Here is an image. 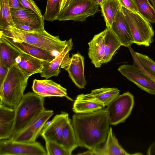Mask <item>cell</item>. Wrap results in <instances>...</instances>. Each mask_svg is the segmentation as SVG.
Returning a JSON list of instances; mask_svg holds the SVG:
<instances>
[{"label":"cell","instance_id":"1","mask_svg":"<svg viewBox=\"0 0 155 155\" xmlns=\"http://www.w3.org/2000/svg\"><path fill=\"white\" fill-rule=\"evenodd\" d=\"M71 123L78 146L93 150L106 141L110 124L106 108L89 113H76L73 116Z\"/></svg>","mask_w":155,"mask_h":155},{"label":"cell","instance_id":"2","mask_svg":"<svg viewBox=\"0 0 155 155\" xmlns=\"http://www.w3.org/2000/svg\"><path fill=\"white\" fill-rule=\"evenodd\" d=\"M0 35L35 45L48 51L61 52L67 45L66 40L62 41L58 36H54L45 30L43 31H27L15 27L0 28Z\"/></svg>","mask_w":155,"mask_h":155},{"label":"cell","instance_id":"3","mask_svg":"<svg viewBox=\"0 0 155 155\" xmlns=\"http://www.w3.org/2000/svg\"><path fill=\"white\" fill-rule=\"evenodd\" d=\"M29 78L16 65L11 68L0 86V103L15 109L24 94Z\"/></svg>","mask_w":155,"mask_h":155},{"label":"cell","instance_id":"4","mask_svg":"<svg viewBox=\"0 0 155 155\" xmlns=\"http://www.w3.org/2000/svg\"><path fill=\"white\" fill-rule=\"evenodd\" d=\"M44 99L34 92L24 94L15 109V117L11 139L25 128L40 113L45 109Z\"/></svg>","mask_w":155,"mask_h":155},{"label":"cell","instance_id":"5","mask_svg":"<svg viewBox=\"0 0 155 155\" xmlns=\"http://www.w3.org/2000/svg\"><path fill=\"white\" fill-rule=\"evenodd\" d=\"M129 25L134 43L138 45L149 46L153 41L154 31L150 22L138 12L121 6Z\"/></svg>","mask_w":155,"mask_h":155},{"label":"cell","instance_id":"6","mask_svg":"<svg viewBox=\"0 0 155 155\" xmlns=\"http://www.w3.org/2000/svg\"><path fill=\"white\" fill-rule=\"evenodd\" d=\"M99 6L94 0H71L68 5L59 12L55 20L82 22L100 11Z\"/></svg>","mask_w":155,"mask_h":155},{"label":"cell","instance_id":"7","mask_svg":"<svg viewBox=\"0 0 155 155\" xmlns=\"http://www.w3.org/2000/svg\"><path fill=\"white\" fill-rule=\"evenodd\" d=\"M134 104V96L129 92L118 94L106 108L110 124L115 126L124 122L131 114Z\"/></svg>","mask_w":155,"mask_h":155},{"label":"cell","instance_id":"8","mask_svg":"<svg viewBox=\"0 0 155 155\" xmlns=\"http://www.w3.org/2000/svg\"><path fill=\"white\" fill-rule=\"evenodd\" d=\"M0 155H47L39 142H24L10 139L0 140Z\"/></svg>","mask_w":155,"mask_h":155},{"label":"cell","instance_id":"9","mask_svg":"<svg viewBox=\"0 0 155 155\" xmlns=\"http://www.w3.org/2000/svg\"><path fill=\"white\" fill-rule=\"evenodd\" d=\"M54 114L53 110H44L23 129L11 139L17 141L32 142L39 135L47 121Z\"/></svg>","mask_w":155,"mask_h":155},{"label":"cell","instance_id":"10","mask_svg":"<svg viewBox=\"0 0 155 155\" xmlns=\"http://www.w3.org/2000/svg\"><path fill=\"white\" fill-rule=\"evenodd\" d=\"M117 70L128 80L149 94L155 95V82L139 68L128 64L120 66Z\"/></svg>","mask_w":155,"mask_h":155},{"label":"cell","instance_id":"11","mask_svg":"<svg viewBox=\"0 0 155 155\" xmlns=\"http://www.w3.org/2000/svg\"><path fill=\"white\" fill-rule=\"evenodd\" d=\"M70 119L68 113L62 111L56 115L50 121L46 123L40 135L45 141L52 140L61 144L63 130Z\"/></svg>","mask_w":155,"mask_h":155},{"label":"cell","instance_id":"12","mask_svg":"<svg viewBox=\"0 0 155 155\" xmlns=\"http://www.w3.org/2000/svg\"><path fill=\"white\" fill-rule=\"evenodd\" d=\"M10 11L14 24L27 25L38 31H45L44 17H41L33 11L26 8H10Z\"/></svg>","mask_w":155,"mask_h":155},{"label":"cell","instance_id":"13","mask_svg":"<svg viewBox=\"0 0 155 155\" xmlns=\"http://www.w3.org/2000/svg\"><path fill=\"white\" fill-rule=\"evenodd\" d=\"M32 88L34 92L43 97H65L71 99L67 96V89L51 80L35 79Z\"/></svg>","mask_w":155,"mask_h":155},{"label":"cell","instance_id":"14","mask_svg":"<svg viewBox=\"0 0 155 155\" xmlns=\"http://www.w3.org/2000/svg\"><path fill=\"white\" fill-rule=\"evenodd\" d=\"M0 36L22 52L43 61L50 62L56 56L53 53L25 42L2 35Z\"/></svg>","mask_w":155,"mask_h":155},{"label":"cell","instance_id":"15","mask_svg":"<svg viewBox=\"0 0 155 155\" xmlns=\"http://www.w3.org/2000/svg\"><path fill=\"white\" fill-rule=\"evenodd\" d=\"M84 57L78 52L73 54L70 63L65 69L75 85L80 89L84 88L87 82L84 75Z\"/></svg>","mask_w":155,"mask_h":155},{"label":"cell","instance_id":"16","mask_svg":"<svg viewBox=\"0 0 155 155\" xmlns=\"http://www.w3.org/2000/svg\"><path fill=\"white\" fill-rule=\"evenodd\" d=\"M120 91L116 88L102 87L93 90L89 94L78 95L76 100L94 101L104 107L107 106L119 94Z\"/></svg>","mask_w":155,"mask_h":155},{"label":"cell","instance_id":"17","mask_svg":"<svg viewBox=\"0 0 155 155\" xmlns=\"http://www.w3.org/2000/svg\"><path fill=\"white\" fill-rule=\"evenodd\" d=\"M110 27L122 45L128 48L134 43L128 23L121 9L118 11Z\"/></svg>","mask_w":155,"mask_h":155},{"label":"cell","instance_id":"18","mask_svg":"<svg viewBox=\"0 0 155 155\" xmlns=\"http://www.w3.org/2000/svg\"><path fill=\"white\" fill-rule=\"evenodd\" d=\"M105 29L94 35L88 42V56L91 63L95 68H100L102 64V61L105 51Z\"/></svg>","mask_w":155,"mask_h":155},{"label":"cell","instance_id":"19","mask_svg":"<svg viewBox=\"0 0 155 155\" xmlns=\"http://www.w3.org/2000/svg\"><path fill=\"white\" fill-rule=\"evenodd\" d=\"M94 155H140V153L130 154L119 144L113 134L111 127L109 128L106 141L101 146L92 150Z\"/></svg>","mask_w":155,"mask_h":155},{"label":"cell","instance_id":"20","mask_svg":"<svg viewBox=\"0 0 155 155\" xmlns=\"http://www.w3.org/2000/svg\"><path fill=\"white\" fill-rule=\"evenodd\" d=\"M22 52L16 60V65L29 77L36 73H41L46 62Z\"/></svg>","mask_w":155,"mask_h":155},{"label":"cell","instance_id":"21","mask_svg":"<svg viewBox=\"0 0 155 155\" xmlns=\"http://www.w3.org/2000/svg\"><path fill=\"white\" fill-rule=\"evenodd\" d=\"M73 42L72 39L67 41V45L63 50L57 55L51 62H46L40 73L41 77L48 79L52 76H57L60 72L61 67L63 61L70 51L72 49Z\"/></svg>","mask_w":155,"mask_h":155},{"label":"cell","instance_id":"22","mask_svg":"<svg viewBox=\"0 0 155 155\" xmlns=\"http://www.w3.org/2000/svg\"><path fill=\"white\" fill-rule=\"evenodd\" d=\"M15 110L0 103V140L9 139L12 133Z\"/></svg>","mask_w":155,"mask_h":155},{"label":"cell","instance_id":"23","mask_svg":"<svg viewBox=\"0 0 155 155\" xmlns=\"http://www.w3.org/2000/svg\"><path fill=\"white\" fill-rule=\"evenodd\" d=\"M133 61V65L139 68L149 78L155 82V62L147 56L134 51L128 47Z\"/></svg>","mask_w":155,"mask_h":155},{"label":"cell","instance_id":"24","mask_svg":"<svg viewBox=\"0 0 155 155\" xmlns=\"http://www.w3.org/2000/svg\"><path fill=\"white\" fill-rule=\"evenodd\" d=\"M0 45V61L10 68L16 64V59L22 52L2 37Z\"/></svg>","mask_w":155,"mask_h":155},{"label":"cell","instance_id":"25","mask_svg":"<svg viewBox=\"0 0 155 155\" xmlns=\"http://www.w3.org/2000/svg\"><path fill=\"white\" fill-rule=\"evenodd\" d=\"M105 30V51L102 64L110 61L117 50L122 45L110 27L106 26Z\"/></svg>","mask_w":155,"mask_h":155},{"label":"cell","instance_id":"26","mask_svg":"<svg viewBox=\"0 0 155 155\" xmlns=\"http://www.w3.org/2000/svg\"><path fill=\"white\" fill-rule=\"evenodd\" d=\"M99 5L106 26L111 27L118 11L121 9L118 0H104Z\"/></svg>","mask_w":155,"mask_h":155},{"label":"cell","instance_id":"27","mask_svg":"<svg viewBox=\"0 0 155 155\" xmlns=\"http://www.w3.org/2000/svg\"><path fill=\"white\" fill-rule=\"evenodd\" d=\"M61 144L71 154L74 149L78 146L71 120L63 130L61 137Z\"/></svg>","mask_w":155,"mask_h":155},{"label":"cell","instance_id":"28","mask_svg":"<svg viewBox=\"0 0 155 155\" xmlns=\"http://www.w3.org/2000/svg\"><path fill=\"white\" fill-rule=\"evenodd\" d=\"M103 107L101 104L94 101L75 100L72 109L76 113H87L101 110Z\"/></svg>","mask_w":155,"mask_h":155},{"label":"cell","instance_id":"29","mask_svg":"<svg viewBox=\"0 0 155 155\" xmlns=\"http://www.w3.org/2000/svg\"><path fill=\"white\" fill-rule=\"evenodd\" d=\"M138 13L152 23H155V9L148 0H134Z\"/></svg>","mask_w":155,"mask_h":155},{"label":"cell","instance_id":"30","mask_svg":"<svg viewBox=\"0 0 155 155\" xmlns=\"http://www.w3.org/2000/svg\"><path fill=\"white\" fill-rule=\"evenodd\" d=\"M15 27L8 0H0V28Z\"/></svg>","mask_w":155,"mask_h":155},{"label":"cell","instance_id":"31","mask_svg":"<svg viewBox=\"0 0 155 155\" xmlns=\"http://www.w3.org/2000/svg\"><path fill=\"white\" fill-rule=\"evenodd\" d=\"M60 0H47L45 11L43 17L45 20L52 22L55 20L59 13Z\"/></svg>","mask_w":155,"mask_h":155},{"label":"cell","instance_id":"32","mask_svg":"<svg viewBox=\"0 0 155 155\" xmlns=\"http://www.w3.org/2000/svg\"><path fill=\"white\" fill-rule=\"evenodd\" d=\"M45 141L47 155H71L61 144L55 141Z\"/></svg>","mask_w":155,"mask_h":155},{"label":"cell","instance_id":"33","mask_svg":"<svg viewBox=\"0 0 155 155\" xmlns=\"http://www.w3.org/2000/svg\"><path fill=\"white\" fill-rule=\"evenodd\" d=\"M19 1L24 7L33 11L41 17H43L41 10L33 0H19Z\"/></svg>","mask_w":155,"mask_h":155},{"label":"cell","instance_id":"34","mask_svg":"<svg viewBox=\"0 0 155 155\" xmlns=\"http://www.w3.org/2000/svg\"><path fill=\"white\" fill-rule=\"evenodd\" d=\"M121 6L132 12H138L134 0H118Z\"/></svg>","mask_w":155,"mask_h":155},{"label":"cell","instance_id":"35","mask_svg":"<svg viewBox=\"0 0 155 155\" xmlns=\"http://www.w3.org/2000/svg\"><path fill=\"white\" fill-rule=\"evenodd\" d=\"M9 69L0 61V86L3 82Z\"/></svg>","mask_w":155,"mask_h":155},{"label":"cell","instance_id":"36","mask_svg":"<svg viewBox=\"0 0 155 155\" xmlns=\"http://www.w3.org/2000/svg\"><path fill=\"white\" fill-rule=\"evenodd\" d=\"M8 3L10 8H25L19 0H8Z\"/></svg>","mask_w":155,"mask_h":155},{"label":"cell","instance_id":"37","mask_svg":"<svg viewBox=\"0 0 155 155\" xmlns=\"http://www.w3.org/2000/svg\"><path fill=\"white\" fill-rule=\"evenodd\" d=\"M15 25L16 28L21 30L30 32L38 31L34 28L27 25L20 24H15Z\"/></svg>","mask_w":155,"mask_h":155},{"label":"cell","instance_id":"38","mask_svg":"<svg viewBox=\"0 0 155 155\" xmlns=\"http://www.w3.org/2000/svg\"><path fill=\"white\" fill-rule=\"evenodd\" d=\"M71 0H60L59 11V12L66 8Z\"/></svg>","mask_w":155,"mask_h":155},{"label":"cell","instance_id":"39","mask_svg":"<svg viewBox=\"0 0 155 155\" xmlns=\"http://www.w3.org/2000/svg\"><path fill=\"white\" fill-rule=\"evenodd\" d=\"M146 154L147 155H155V141L149 147Z\"/></svg>","mask_w":155,"mask_h":155},{"label":"cell","instance_id":"40","mask_svg":"<svg viewBox=\"0 0 155 155\" xmlns=\"http://www.w3.org/2000/svg\"><path fill=\"white\" fill-rule=\"evenodd\" d=\"M78 154L82 155H94L93 151L90 150H89L82 153H78Z\"/></svg>","mask_w":155,"mask_h":155},{"label":"cell","instance_id":"41","mask_svg":"<svg viewBox=\"0 0 155 155\" xmlns=\"http://www.w3.org/2000/svg\"><path fill=\"white\" fill-rule=\"evenodd\" d=\"M153 5V6L155 9V0H150Z\"/></svg>","mask_w":155,"mask_h":155},{"label":"cell","instance_id":"42","mask_svg":"<svg viewBox=\"0 0 155 155\" xmlns=\"http://www.w3.org/2000/svg\"><path fill=\"white\" fill-rule=\"evenodd\" d=\"M99 5L101 2L104 0H94Z\"/></svg>","mask_w":155,"mask_h":155}]
</instances>
